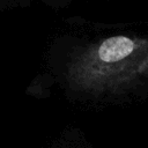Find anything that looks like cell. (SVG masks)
Wrapping results in <instances>:
<instances>
[{"label":"cell","instance_id":"obj_2","mask_svg":"<svg viewBox=\"0 0 148 148\" xmlns=\"http://www.w3.org/2000/svg\"><path fill=\"white\" fill-rule=\"evenodd\" d=\"M46 148H95L84 133L74 127L65 128L53 138Z\"/></svg>","mask_w":148,"mask_h":148},{"label":"cell","instance_id":"obj_1","mask_svg":"<svg viewBox=\"0 0 148 148\" xmlns=\"http://www.w3.org/2000/svg\"><path fill=\"white\" fill-rule=\"evenodd\" d=\"M72 96L96 104L117 103L148 90V36L113 35L73 57L65 75Z\"/></svg>","mask_w":148,"mask_h":148}]
</instances>
